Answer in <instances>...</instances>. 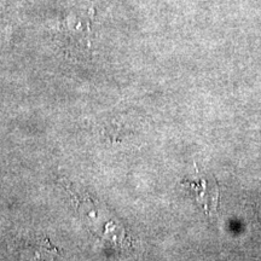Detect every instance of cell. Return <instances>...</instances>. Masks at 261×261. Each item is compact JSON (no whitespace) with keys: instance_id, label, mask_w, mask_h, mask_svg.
<instances>
[{"instance_id":"obj_2","label":"cell","mask_w":261,"mask_h":261,"mask_svg":"<svg viewBox=\"0 0 261 261\" xmlns=\"http://www.w3.org/2000/svg\"><path fill=\"white\" fill-rule=\"evenodd\" d=\"M257 217H259V219L261 220V202L257 205Z\"/></svg>"},{"instance_id":"obj_1","label":"cell","mask_w":261,"mask_h":261,"mask_svg":"<svg viewBox=\"0 0 261 261\" xmlns=\"http://www.w3.org/2000/svg\"><path fill=\"white\" fill-rule=\"evenodd\" d=\"M196 173H197V177L194 179H184L181 185L188 189L196 204L200 207L204 215H207L208 218H215L218 214L220 200L219 184L214 177L201 175L197 168H196Z\"/></svg>"}]
</instances>
